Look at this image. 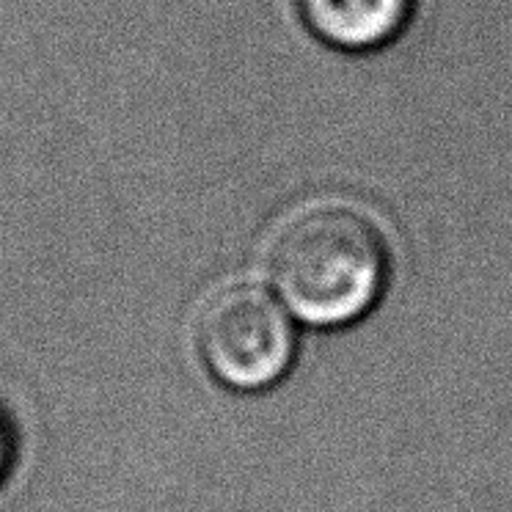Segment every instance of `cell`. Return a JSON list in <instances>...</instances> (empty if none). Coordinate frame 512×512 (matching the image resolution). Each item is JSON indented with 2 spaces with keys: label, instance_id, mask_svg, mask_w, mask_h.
<instances>
[{
  "label": "cell",
  "instance_id": "6da1fadb",
  "mask_svg": "<svg viewBox=\"0 0 512 512\" xmlns=\"http://www.w3.org/2000/svg\"><path fill=\"white\" fill-rule=\"evenodd\" d=\"M268 273L298 317L345 325L367 314L386 287L389 243L364 210L314 204L270 240Z\"/></svg>",
  "mask_w": 512,
  "mask_h": 512
},
{
  "label": "cell",
  "instance_id": "7a4b0ae2",
  "mask_svg": "<svg viewBox=\"0 0 512 512\" xmlns=\"http://www.w3.org/2000/svg\"><path fill=\"white\" fill-rule=\"evenodd\" d=\"M204 364L232 389H265L290 369L295 331L273 295L256 284H229L204 301L196 323Z\"/></svg>",
  "mask_w": 512,
  "mask_h": 512
},
{
  "label": "cell",
  "instance_id": "3957f363",
  "mask_svg": "<svg viewBox=\"0 0 512 512\" xmlns=\"http://www.w3.org/2000/svg\"><path fill=\"white\" fill-rule=\"evenodd\" d=\"M419 0H295L306 31L339 53H378L411 25Z\"/></svg>",
  "mask_w": 512,
  "mask_h": 512
},
{
  "label": "cell",
  "instance_id": "277c9868",
  "mask_svg": "<svg viewBox=\"0 0 512 512\" xmlns=\"http://www.w3.org/2000/svg\"><path fill=\"white\" fill-rule=\"evenodd\" d=\"M12 457H14V435L9 422L0 416V479L6 477V471L12 466Z\"/></svg>",
  "mask_w": 512,
  "mask_h": 512
}]
</instances>
